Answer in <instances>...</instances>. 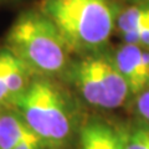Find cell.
I'll list each match as a JSON object with an SVG mask.
<instances>
[{
	"label": "cell",
	"instance_id": "obj_1",
	"mask_svg": "<svg viewBox=\"0 0 149 149\" xmlns=\"http://www.w3.org/2000/svg\"><path fill=\"white\" fill-rule=\"evenodd\" d=\"M40 11L57 27L71 54L78 56L102 51L118 15L111 0H42Z\"/></svg>",
	"mask_w": 149,
	"mask_h": 149
},
{
	"label": "cell",
	"instance_id": "obj_2",
	"mask_svg": "<svg viewBox=\"0 0 149 149\" xmlns=\"http://www.w3.org/2000/svg\"><path fill=\"white\" fill-rule=\"evenodd\" d=\"M4 46L34 76L62 77L71 62V51L57 27L40 10L21 14L9 29Z\"/></svg>",
	"mask_w": 149,
	"mask_h": 149
},
{
	"label": "cell",
	"instance_id": "obj_3",
	"mask_svg": "<svg viewBox=\"0 0 149 149\" xmlns=\"http://www.w3.org/2000/svg\"><path fill=\"white\" fill-rule=\"evenodd\" d=\"M14 108L37 136L56 149L72 137V107L56 78L35 76Z\"/></svg>",
	"mask_w": 149,
	"mask_h": 149
},
{
	"label": "cell",
	"instance_id": "obj_4",
	"mask_svg": "<svg viewBox=\"0 0 149 149\" xmlns=\"http://www.w3.org/2000/svg\"><path fill=\"white\" fill-rule=\"evenodd\" d=\"M62 78L87 104L96 108H119L132 96L113 55L102 51L81 55L77 60L71 61Z\"/></svg>",
	"mask_w": 149,
	"mask_h": 149
},
{
	"label": "cell",
	"instance_id": "obj_5",
	"mask_svg": "<svg viewBox=\"0 0 149 149\" xmlns=\"http://www.w3.org/2000/svg\"><path fill=\"white\" fill-rule=\"evenodd\" d=\"M34 77L26 65L8 47L0 49V109L14 108Z\"/></svg>",
	"mask_w": 149,
	"mask_h": 149
},
{
	"label": "cell",
	"instance_id": "obj_6",
	"mask_svg": "<svg viewBox=\"0 0 149 149\" xmlns=\"http://www.w3.org/2000/svg\"><path fill=\"white\" fill-rule=\"evenodd\" d=\"M113 60L132 96H138L149 87V50L123 42L114 51Z\"/></svg>",
	"mask_w": 149,
	"mask_h": 149
},
{
	"label": "cell",
	"instance_id": "obj_7",
	"mask_svg": "<svg viewBox=\"0 0 149 149\" xmlns=\"http://www.w3.org/2000/svg\"><path fill=\"white\" fill-rule=\"evenodd\" d=\"M78 142L80 149H124L120 130L98 119L82 125Z\"/></svg>",
	"mask_w": 149,
	"mask_h": 149
},
{
	"label": "cell",
	"instance_id": "obj_8",
	"mask_svg": "<svg viewBox=\"0 0 149 149\" xmlns=\"http://www.w3.org/2000/svg\"><path fill=\"white\" fill-rule=\"evenodd\" d=\"M37 134L15 108L0 109V149H14Z\"/></svg>",
	"mask_w": 149,
	"mask_h": 149
},
{
	"label": "cell",
	"instance_id": "obj_9",
	"mask_svg": "<svg viewBox=\"0 0 149 149\" xmlns=\"http://www.w3.org/2000/svg\"><path fill=\"white\" fill-rule=\"evenodd\" d=\"M123 138L124 149H149V124H136L119 129Z\"/></svg>",
	"mask_w": 149,
	"mask_h": 149
},
{
	"label": "cell",
	"instance_id": "obj_10",
	"mask_svg": "<svg viewBox=\"0 0 149 149\" xmlns=\"http://www.w3.org/2000/svg\"><path fill=\"white\" fill-rule=\"evenodd\" d=\"M136 109L144 122L149 124V87L136 96Z\"/></svg>",
	"mask_w": 149,
	"mask_h": 149
},
{
	"label": "cell",
	"instance_id": "obj_11",
	"mask_svg": "<svg viewBox=\"0 0 149 149\" xmlns=\"http://www.w3.org/2000/svg\"><path fill=\"white\" fill-rule=\"evenodd\" d=\"M130 1H133V3H147V1H149V0H130Z\"/></svg>",
	"mask_w": 149,
	"mask_h": 149
}]
</instances>
